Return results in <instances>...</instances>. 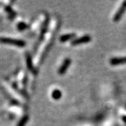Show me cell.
Here are the masks:
<instances>
[{
  "label": "cell",
  "instance_id": "obj_6",
  "mask_svg": "<svg viewBox=\"0 0 126 126\" xmlns=\"http://www.w3.org/2000/svg\"><path fill=\"white\" fill-rule=\"evenodd\" d=\"M76 38V34L75 33H70V34H63L60 37V41L62 43H64L69 41L74 40Z\"/></svg>",
  "mask_w": 126,
  "mask_h": 126
},
{
  "label": "cell",
  "instance_id": "obj_3",
  "mask_svg": "<svg viewBox=\"0 0 126 126\" xmlns=\"http://www.w3.org/2000/svg\"><path fill=\"white\" fill-rule=\"evenodd\" d=\"M126 1H124L122 4L121 5V6L119 7V9H118L117 12L116 13V14L113 16V21L114 23H117L123 17V16L124 15V14L126 13Z\"/></svg>",
  "mask_w": 126,
  "mask_h": 126
},
{
  "label": "cell",
  "instance_id": "obj_8",
  "mask_svg": "<svg viewBox=\"0 0 126 126\" xmlns=\"http://www.w3.org/2000/svg\"><path fill=\"white\" fill-rule=\"evenodd\" d=\"M27 68H28L31 72H33V71H34V67H33V63H32V58L31 56L29 54L27 55Z\"/></svg>",
  "mask_w": 126,
  "mask_h": 126
},
{
  "label": "cell",
  "instance_id": "obj_7",
  "mask_svg": "<svg viewBox=\"0 0 126 126\" xmlns=\"http://www.w3.org/2000/svg\"><path fill=\"white\" fill-rule=\"evenodd\" d=\"M62 95H63L62 92L60 90H58V89H55L51 93V97L55 100H58V99H60L62 97Z\"/></svg>",
  "mask_w": 126,
  "mask_h": 126
},
{
  "label": "cell",
  "instance_id": "obj_5",
  "mask_svg": "<svg viewBox=\"0 0 126 126\" xmlns=\"http://www.w3.org/2000/svg\"><path fill=\"white\" fill-rule=\"evenodd\" d=\"M109 63L112 66L125 64H126V57H121V58H113L110 59Z\"/></svg>",
  "mask_w": 126,
  "mask_h": 126
},
{
  "label": "cell",
  "instance_id": "obj_2",
  "mask_svg": "<svg viewBox=\"0 0 126 126\" xmlns=\"http://www.w3.org/2000/svg\"><path fill=\"white\" fill-rule=\"evenodd\" d=\"M92 41V37L87 34V35H84V36H80L78 38H75L74 40L71 41V45L74 46H78L80 44H86V43H89Z\"/></svg>",
  "mask_w": 126,
  "mask_h": 126
},
{
  "label": "cell",
  "instance_id": "obj_12",
  "mask_svg": "<svg viewBox=\"0 0 126 126\" xmlns=\"http://www.w3.org/2000/svg\"><path fill=\"white\" fill-rule=\"evenodd\" d=\"M7 10H8V11H10V10H11V8H10V7H8V8H7ZM8 12H9V11H8ZM9 13H11V14H12L13 15H14V11H9Z\"/></svg>",
  "mask_w": 126,
  "mask_h": 126
},
{
  "label": "cell",
  "instance_id": "obj_9",
  "mask_svg": "<svg viewBox=\"0 0 126 126\" xmlns=\"http://www.w3.org/2000/svg\"><path fill=\"white\" fill-rule=\"evenodd\" d=\"M28 120H29V116H24V117L20 121V122H19V123H18L17 126H25L26 125L27 122L28 121Z\"/></svg>",
  "mask_w": 126,
  "mask_h": 126
},
{
  "label": "cell",
  "instance_id": "obj_11",
  "mask_svg": "<svg viewBox=\"0 0 126 126\" xmlns=\"http://www.w3.org/2000/svg\"><path fill=\"white\" fill-rule=\"evenodd\" d=\"M122 120H123V121L126 124V116H125V115L122 116Z\"/></svg>",
  "mask_w": 126,
  "mask_h": 126
},
{
  "label": "cell",
  "instance_id": "obj_10",
  "mask_svg": "<svg viewBox=\"0 0 126 126\" xmlns=\"http://www.w3.org/2000/svg\"><path fill=\"white\" fill-rule=\"evenodd\" d=\"M17 27H18V30H20V31H23V30H25V29H26L27 25H26V24L24 23V22H19L18 24V25H17Z\"/></svg>",
  "mask_w": 126,
  "mask_h": 126
},
{
  "label": "cell",
  "instance_id": "obj_4",
  "mask_svg": "<svg viewBox=\"0 0 126 126\" xmlns=\"http://www.w3.org/2000/svg\"><path fill=\"white\" fill-rule=\"evenodd\" d=\"M72 63V60L69 58L64 59V60L63 61V64L60 65V67L58 70V73L59 75H64L66 72L67 71L68 68L69 67V65Z\"/></svg>",
  "mask_w": 126,
  "mask_h": 126
},
{
  "label": "cell",
  "instance_id": "obj_1",
  "mask_svg": "<svg viewBox=\"0 0 126 126\" xmlns=\"http://www.w3.org/2000/svg\"><path fill=\"white\" fill-rule=\"evenodd\" d=\"M0 43L17 46L19 48L24 47L26 45L25 41L21 40V39H13V38H9V37H3V36H0Z\"/></svg>",
  "mask_w": 126,
  "mask_h": 126
}]
</instances>
